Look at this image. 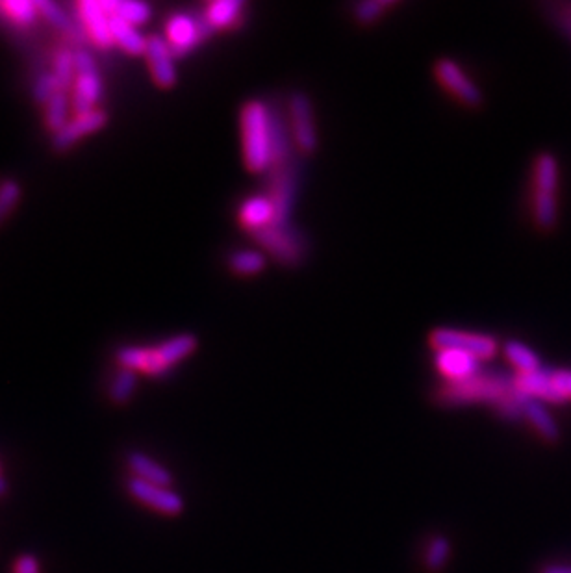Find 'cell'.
Listing matches in <instances>:
<instances>
[{
  "label": "cell",
  "instance_id": "2",
  "mask_svg": "<svg viewBox=\"0 0 571 573\" xmlns=\"http://www.w3.org/2000/svg\"><path fill=\"white\" fill-rule=\"evenodd\" d=\"M438 405L464 407V405H490L505 420L523 418V407L529 397L516 386V375L505 371L483 370L477 377L464 382H444L434 394Z\"/></svg>",
  "mask_w": 571,
  "mask_h": 573
},
{
  "label": "cell",
  "instance_id": "28",
  "mask_svg": "<svg viewBox=\"0 0 571 573\" xmlns=\"http://www.w3.org/2000/svg\"><path fill=\"white\" fill-rule=\"evenodd\" d=\"M0 15L10 23L21 28H28L38 21V2L34 0H2L0 2Z\"/></svg>",
  "mask_w": 571,
  "mask_h": 573
},
{
  "label": "cell",
  "instance_id": "4",
  "mask_svg": "<svg viewBox=\"0 0 571 573\" xmlns=\"http://www.w3.org/2000/svg\"><path fill=\"white\" fill-rule=\"evenodd\" d=\"M560 167L557 156L536 154L531 182V216L536 230L549 234L559 223Z\"/></svg>",
  "mask_w": 571,
  "mask_h": 573
},
{
  "label": "cell",
  "instance_id": "27",
  "mask_svg": "<svg viewBox=\"0 0 571 573\" xmlns=\"http://www.w3.org/2000/svg\"><path fill=\"white\" fill-rule=\"evenodd\" d=\"M395 6H399L397 0H366V2L356 4L351 17L360 28H371V26L381 23L388 12L394 10Z\"/></svg>",
  "mask_w": 571,
  "mask_h": 573
},
{
  "label": "cell",
  "instance_id": "10",
  "mask_svg": "<svg viewBox=\"0 0 571 573\" xmlns=\"http://www.w3.org/2000/svg\"><path fill=\"white\" fill-rule=\"evenodd\" d=\"M212 36L214 32L206 25L203 13H173L165 23L164 39L177 56V60L199 49L204 41H208Z\"/></svg>",
  "mask_w": 571,
  "mask_h": 573
},
{
  "label": "cell",
  "instance_id": "24",
  "mask_svg": "<svg viewBox=\"0 0 571 573\" xmlns=\"http://www.w3.org/2000/svg\"><path fill=\"white\" fill-rule=\"evenodd\" d=\"M110 30H112L114 45H117L121 51L127 52L128 56H145L147 38L141 34L136 26L110 17Z\"/></svg>",
  "mask_w": 571,
  "mask_h": 573
},
{
  "label": "cell",
  "instance_id": "7",
  "mask_svg": "<svg viewBox=\"0 0 571 573\" xmlns=\"http://www.w3.org/2000/svg\"><path fill=\"white\" fill-rule=\"evenodd\" d=\"M301 162L299 156L273 167L266 175L264 193L275 206L277 223H292L293 206L299 193Z\"/></svg>",
  "mask_w": 571,
  "mask_h": 573
},
{
  "label": "cell",
  "instance_id": "11",
  "mask_svg": "<svg viewBox=\"0 0 571 573\" xmlns=\"http://www.w3.org/2000/svg\"><path fill=\"white\" fill-rule=\"evenodd\" d=\"M145 60L151 71V78L160 90H173L177 86V56L167 45L164 36H151L147 38Z\"/></svg>",
  "mask_w": 571,
  "mask_h": 573
},
{
  "label": "cell",
  "instance_id": "15",
  "mask_svg": "<svg viewBox=\"0 0 571 573\" xmlns=\"http://www.w3.org/2000/svg\"><path fill=\"white\" fill-rule=\"evenodd\" d=\"M78 23L86 38L99 49H110L114 45L110 30V15L102 8L101 0H82L77 4Z\"/></svg>",
  "mask_w": 571,
  "mask_h": 573
},
{
  "label": "cell",
  "instance_id": "20",
  "mask_svg": "<svg viewBox=\"0 0 571 573\" xmlns=\"http://www.w3.org/2000/svg\"><path fill=\"white\" fill-rule=\"evenodd\" d=\"M39 15L51 23L58 32H62L65 38L77 45H84L86 41V34L84 30L77 25V21L65 12L64 6L58 4V2H52V0H38Z\"/></svg>",
  "mask_w": 571,
  "mask_h": 573
},
{
  "label": "cell",
  "instance_id": "18",
  "mask_svg": "<svg viewBox=\"0 0 571 573\" xmlns=\"http://www.w3.org/2000/svg\"><path fill=\"white\" fill-rule=\"evenodd\" d=\"M516 386L521 394L529 399H536L542 403H551V405H564L568 399L562 395L555 379H553V370L534 371L527 375H516Z\"/></svg>",
  "mask_w": 571,
  "mask_h": 573
},
{
  "label": "cell",
  "instance_id": "26",
  "mask_svg": "<svg viewBox=\"0 0 571 573\" xmlns=\"http://www.w3.org/2000/svg\"><path fill=\"white\" fill-rule=\"evenodd\" d=\"M503 355L508 364L516 370V375H527L542 370V360L534 353L529 345L521 344L518 340H508L503 345Z\"/></svg>",
  "mask_w": 571,
  "mask_h": 573
},
{
  "label": "cell",
  "instance_id": "21",
  "mask_svg": "<svg viewBox=\"0 0 571 573\" xmlns=\"http://www.w3.org/2000/svg\"><path fill=\"white\" fill-rule=\"evenodd\" d=\"M127 464L130 472L134 473V477H138L141 481L169 486V488L173 484V473L141 451L128 453Z\"/></svg>",
  "mask_w": 571,
  "mask_h": 573
},
{
  "label": "cell",
  "instance_id": "33",
  "mask_svg": "<svg viewBox=\"0 0 571 573\" xmlns=\"http://www.w3.org/2000/svg\"><path fill=\"white\" fill-rule=\"evenodd\" d=\"M23 186L17 180L8 179L0 182V225L12 216L17 204L21 203Z\"/></svg>",
  "mask_w": 571,
  "mask_h": 573
},
{
  "label": "cell",
  "instance_id": "39",
  "mask_svg": "<svg viewBox=\"0 0 571 573\" xmlns=\"http://www.w3.org/2000/svg\"><path fill=\"white\" fill-rule=\"evenodd\" d=\"M540 573H571V566H566V564H551V566H546Z\"/></svg>",
  "mask_w": 571,
  "mask_h": 573
},
{
  "label": "cell",
  "instance_id": "12",
  "mask_svg": "<svg viewBox=\"0 0 571 573\" xmlns=\"http://www.w3.org/2000/svg\"><path fill=\"white\" fill-rule=\"evenodd\" d=\"M106 125H108V114L101 108L89 114L73 115L69 123L58 134L52 136V149L56 153H67L77 145L78 141L88 138L91 134H97Z\"/></svg>",
  "mask_w": 571,
  "mask_h": 573
},
{
  "label": "cell",
  "instance_id": "29",
  "mask_svg": "<svg viewBox=\"0 0 571 573\" xmlns=\"http://www.w3.org/2000/svg\"><path fill=\"white\" fill-rule=\"evenodd\" d=\"M71 95L67 91H60L54 95L45 106V127L52 136L58 134L69 123V110H71Z\"/></svg>",
  "mask_w": 571,
  "mask_h": 573
},
{
  "label": "cell",
  "instance_id": "1",
  "mask_svg": "<svg viewBox=\"0 0 571 573\" xmlns=\"http://www.w3.org/2000/svg\"><path fill=\"white\" fill-rule=\"evenodd\" d=\"M243 166L253 175H264L282 162L295 158L286 108L266 99H249L240 108Z\"/></svg>",
  "mask_w": 571,
  "mask_h": 573
},
{
  "label": "cell",
  "instance_id": "14",
  "mask_svg": "<svg viewBox=\"0 0 571 573\" xmlns=\"http://www.w3.org/2000/svg\"><path fill=\"white\" fill-rule=\"evenodd\" d=\"M434 353V368L445 382H464L483 371V362L458 349H440Z\"/></svg>",
  "mask_w": 571,
  "mask_h": 573
},
{
  "label": "cell",
  "instance_id": "16",
  "mask_svg": "<svg viewBox=\"0 0 571 573\" xmlns=\"http://www.w3.org/2000/svg\"><path fill=\"white\" fill-rule=\"evenodd\" d=\"M236 221L243 232L253 236L256 232L275 225L277 212L266 193H256V195H249L240 203L236 210Z\"/></svg>",
  "mask_w": 571,
  "mask_h": 573
},
{
  "label": "cell",
  "instance_id": "23",
  "mask_svg": "<svg viewBox=\"0 0 571 573\" xmlns=\"http://www.w3.org/2000/svg\"><path fill=\"white\" fill-rule=\"evenodd\" d=\"M523 418L529 421L536 429V433L540 434L547 442H557L559 440V423L553 420V416L549 414V410H547L546 405L542 401L527 399L525 407H523Z\"/></svg>",
  "mask_w": 571,
  "mask_h": 573
},
{
  "label": "cell",
  "instance_id": "30",
  "mask_svg": "<svg viewBox=\"0 0 571 573\" xmlns=\"http://www.w3.org/2000/svg\"><path fill=\"white\" fill-rule=\"evenodd\" d=\"M138 373L136 371L121 368L115 373L112 384H110V399L114 401L115 405H125L132 395L136 394L138 390Z\"/></svg>",
  "mask_w": 571,
  "mask_h": 573
},
{
  "label": "cell",
  "instance_id": "8",
  "mask_svg": "<svg viewBox=\"0 0 571 573\" xmlns=\"http://www.w3.org/2000/svg\"><path fill=\"white\" fill-rule=\"evenodd\" d=\"M432 77L447 97L466 110H481L484 104L483 90L453 58H438L432 65Z\"/></svg>",
  "mask_w": 571,
  "mask_h": 573
},
{
  "label": "cell",
  "instance_id": "36",
  "mask_svg": "<svg viewBox=\"0 0 571 573\" xmlns=\"http://www.w3.org/2000/svg\"><path fill=\"white\" fill-rule=\"evenodd\" d=\"M551 8H553V13H551L553 23L571 34V4H560V6L553 4Z\"/></svg>",
  "mask_w": 571,
  "mask_h": 573
},
{
  "label": "cell",
  "instance_id": "38",
  "mask_svg": "<svg viewBox=\"0 0 571 573\" xmlns=\"http://www.w3.org/2000/svg\"><path fill=\"white\" fill-rule=\"evenodd\" d=\"M15 573H39V561L34 555H21L15 561Z\"/></svg>",
  "mask_w": 571,
  "mask_h": 573
},
{
  "label": "cell",
  "instance_id": "40",
  "mask_svg": "<svg viewBox=\"0 0 571 573\" xmlns=\"http://www.w3.org/2000/svg\"><path fill=\"white\" fill-rule=\"evenodd\" d=\"M6 490H8V484H6V481L0 477V496H2V494H6Z\"/></svg>",
  "mask_w": 571,
  "mask_h": 573
},
{
  "label": "cell",
  "instance_id": "37",
  "mask_svg": "<svg viewBox=\"0 0 571 573\" xmlns=\"http://www.w3.org/2000/svg\"><path fill=\"white\" fill-rule=\"evenodd\" d=\"M553 379L562 395L570 401L571 399V370H553Z\"/></svg>",
  "mask_w": 571,
  "mask_h": 573
},
{
  "label": "cell",
  "instance_id": "31",
  "mask_svg": "<svg viewBox=\"0 0 571 573\" xmlns=\"http://www.w3.org/2000/svg\"><path fill=\"white\" fill-rule=\"evenodd\" d=\"M54 77L62 84V90H73V84L77 80V64H75V52L69 49H60L54 56V67H52Z\"/></svg>",
  "mask_w": 571,
  "mask_h": 573
},
{
  "label": "cell",
  "instance_id": "25",
  "mask_svg": "<svg viewBox=\"0 0 571 573\" xmlns=\"http://www.w3.org/2000/svg\"><path fill=\"white\" fill-rule=\"evenodd\" d=\"M229 271L234 277L249 279L264 273L267 266V256L260 249H240L229 256Z\"/></svg>",
  "mask_w": 571,
  "mask_h": 573
},
{
  "label": "cell",
  "instance_id": "5",
  "mask_svg": "<svg viewBox=\"0 0 571 573\" xmlns=\"http://www.w3.org/2000/svg\"><path fill=\"white\" fill-rule=\"evenodd\" d=\"M256 249L277 262L280 268H301L310 255V243L305 232L293 223H275L249 236Z\"/></svg>",
  "mask_w": 571,
  "mask_h": 573
},
{
  "label": "cell",
  "instance_id": "6",
  "mask_svg": "<svg viewBox=\"0 0 571 573\" xmlns=\"http://www.w3.org/2000/svg\"><path fill=\"white\" fill-rule=\"evenodd\" d=\"M286 119L292 136L293 149L299 158L318 153L319 132L314 102L305 91H292L286 99Z\"/></svg>",
  "mask_w": 571,
  "mask_h": 573
},
{
  "label": "cell",
  "instance_id": "22",
  "mask_svg": "<svg viewBox=\"0 0 571 573\" xmlns=\"http://www.w3.org/2000/svg\"><path fill=\"white\" fill-rule=\"evenodd\" d=\"M101 4L110 17L125 21L136 28L145 25L153 15L151 6L147 2H138V0H101Z\"/></svg>",
  "mask_w": 571,
  "mask_h": 573
},
{
  "label": "cell",
  "instance_id": "34",
  "mask_svg": "<svg viewBox=\"0 0 571 573\" xmlns=\"http://www.w3.org/2000/svg\"><path fill=\"white\" fill-rule=\"evenodd\" d=\"M60 91H64L62 84L58 82V78L54 77V73L49 71V73L39 75L36 84H34V90H32V97H34V101L45 108L47 102L51 101L52 97L58 95Z\"/></svg>",
  "mask_w": 571,
  "mask_h": 573
},
{
  "label": "cell",
  "instance_id": "13",
  "mask_svg": "<svg viewBox=\"0 0 571 573\" xmlns=\"http://www.w3.org/2000/svg\"><path fill=\"white\" fill-rule=\"evenodd\" d=\"M127 490L134 499H138L147 507L167 514V516H177L184 510V499L169 486H160V484L141 481L138 477H130Z\"/></svg>",
  "mask_w": 571,
  "mask_h": 573
},
{
  "label": "cell",
  "instance_id": "3",
  "mask_svg": "<svg viewBox=\"0 0 571 573\" xmlns=\"http://www.w3.org/2000/svg\"><path fill=\"white\" fill-rule=\"evenodd\" d=\"M199 347V338L191 332H182L154 347L125 345L115 351V360L121 368L162 377L173 370L182 360L191 357Z\"/></svg>",
  "mask_w": 571,
  "mask_h": 573
},
{
  "label": "cell",
  "instance_id": "19",
  "mask_svg": "<svg viewBox=\"0 0 571 573\" xmlns=\"http://www.w3.org/2000/svg\"><path fill=\"white\" fill-rule=\"evenodd\" d=\"M104 86H102L101 73H88L78 75L73 90H71V106L73 115H84L97 110V104L101 102Z\"/></svg>",
  "mask_w": 571,
  "mask_h": 573
},
{
  "label": "cell",
  "instance_id": "9",
  "mask_svg": "<svg viewBox=\"0 0 571 573\" xmlns=\"http://www.w3.org/2000/svg\"><path fill=\"white\" fill-rule=\"evenodd\" d=\"M427 342L432 351L458 349L470 353L481 362H488L499 353V340L486 332L460 331L449 327H436L429 332Z\"/></svg>",
  "mask_w": 571,
  "mask_h": 573
},
{
  "label": "cell",
  "instance_id": "32",
  "mask_svg": "<svg viewBox=\"0 0 571 573\" xmlns=\"http://www.w3.org/2000/svg\"><path fill=\"white\" fill-rule=\"evenodd\" d=\"M451 557V542L445 536H434L425 553V568L431 573L442 572Z\"/></svg>",
  "mask_w": 571,
  "mask_h": 573
},
{
  "label": "cell",
  "instance_id": "17",
  "mask_svg": "<svg viewBox=\"0 0 571 573\" xmlns=\"http://www.w3.org/2000/svg\"><path fill=\"white\" fill-rule=\"evenodd\" d=\"M204 21L210 30L216 32H234L245 25L247 2L243 0H212L204 6Z\"/></svg>",
  "mask_w": 571,
  "mask_h": 573
},
{
  "label": "cell",
  "instance_id": "35",
  "mask_svg": "<svg viewBox=\"0 0 571 573\" xmlns=\"http://www.w3.org/2000/svg\"><path fill=\"white\" fill-rule=\"evenodd\" d=\"M75 64H77V77L78 75H88V73L99 71L93 54L88 49H84V47H80V49L75 51Z\"/></svg>",
  "mask_w": 571,
  "mask_h": 573
}]
</instances>
